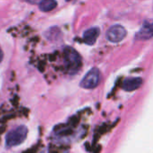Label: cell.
Masks as SVG:
<instances>
[{
    "instance_id": "cell-3",
    "label": "cell",
    "mask_w": 153,
    "mask_h": 153,
    "mask_svg": "<svg viewBox=\"0 0 153 153\" xmlns=\"http://www.w3.org/2000/svg\"><path fill=\"white\" fill-rule=\"evenodd\" d=\"M100 72L97 67H93L87 72L80 82V86L86 90L95 89L100 82Z\"/></svg>"
},
{
    "instance_id": "cell-1",
    "label": "cell",
    "mask_w": 153,
    "mask_h": 153,
    "mask_svg": "<svg viewBox=\"0 0 153 153\" xmlns=\"http://www.w3.org/2000/svg\"><path fill=\"white\" fill-rule=\"evenodd\" d=\"M64 65L69 74H77L82 68V57L72 47L67 46L64 49Z\"/></svg>"
},
{
    "instance_id": "cell-2",
    "label": "cell",
    "mask_w": 153,
    "mask_h": 153,
    "mask_svg": "<svg viewBox=\"0 0 153 153\" xmlns=\"http://www.w3.org/2000/svg\"><path fill=\"white\" fill-rule=\"evenodd\" d=\"M28 134V129L25 126H19L10 130L5 134V145L8 148H13L22 144Z\"/></svg>"
},
{
    "instance_id": "cell-9",
    "label": "cell",
    "mask_w": 153,
    "mask_h": 153,
    "mask_svg": "<svg viewBox=\"0 0 153 153\" xmlns=\"http://www.w3.org/2000/svg\"><path fill=\"white\" fill-rule=\"evenodd\" d=\"M3 58H4V53H3V51H2V49L0 48V63L2 62V60H3Z\"/></svg>"
},
{
    "instance_id": "cell-10",
    "label": "cell",
    "mask_w": 153,
    "mask_h": 153,
    "mask_svg": "<svg viewBox=\"0 0 153 153\" xmlns=\"http://www.w3.org/2000/svg\"><path fill=\"white\" fill-rule=\"evenodd\" d=\"M39 153H45V152H39Z\"/></svg>"
},
{
    "instance_id": "cell-5",
    "label": "cell",
    "mask_w": 153,
    "mask_h": 153,
    "mask_svg": "<svg viewBox=\"0 0 153 153\" xmlns=\"http://www.w3.org/2000/svg\"><path fill=\"white\" fill-rule=\"evenodd\" d=\"M153 36L152 22L145 21L140 29V30L135 34L136 40H148L151 39Z\"/></svg>"
},
{
    "instance_id": "cell-8",
    "label": "cell",
    "mask_w": 153,
    "mask_h": 153,
    "mask_svg": "<svg viewBox=\"0 0 153 153\" xmlns=\"http://www.w3.org/2000/svg\"><path fill=\"white\" fill-rule=\"evenodd\" d=\"M57 5V2L55 0H43L39 3V9L41 12L48 13L55 9Z\"/></svg>"
},
{
    "instance_id": "cell-6",
    "label": "cell",
    "mask_w": 153,
    "mask_h": 153,
    "mask_svg": "<svg viewBox=\"0 0 153 153\" xmlns=\"http://www.w3.org/2000/svg\"><path fill=\"white\" fill-rule=\"evenodd\" d=\"M100 34V29L99 27H91L83 32L82 35L83 41L89 46H93L96 43Z\"/></svg>"
},
{
    "instance_id": "cell-4",
    "label": "cell",
    "mask_w": 153,
    "mask_h": 153,
    "mask_svg": "<svg viewBox=\"0 0 153 153\" xmlns=\"http://www.w3.org/2000/svg\"><path fill=\"white\" fill-rule=\"evenodd\" d=\"M126 36V30L120 24H115L110 26L107 32L106 38L109 42L112 43H118L122 41L125 37Z\"/></svg>"
},
{
    "instance_id": "cell-7",
    "label": "cell",
    "mask_w": 153,
    "mask_h": 153,
    "mask_svg": "<svg viewBox=\"0 0 153 153\" xmlns=\"http://www.w3.org/2000/svg\"><path fill=\"white\" fill-rule=\"evenodd\" d=\"M143 84V79L141 77H128L123 82V89L126 91H134L139 89Z\"/></svg>"
}]
</instances>
